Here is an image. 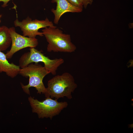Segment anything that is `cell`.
Segmentation results:
<instances>
[{
  "label": "cell",
  "instance_id": "cell-1",
  "mask_svg": "<svg viewBox=\"0 0 133 133\" xmlns=\"http://www.w3.org/2000/svg\"><path fill=\"white\" fill-rule=\"evenodd\" d=\"M47 85L44 94L45 97L57 100L64 97L71 99V93L77 87L73 76L67 72L53 77L48 81Z\"/></svg>",
  "mask_w": 133,
  "mask_h": 133
},
{
  "label": "cell",
  "instance_id": "cell-2",
  "mask_svg": "<svg viewBox=\"0 0 133 133\" xmlns=\"http://www.w3.org/2000/svg\"><path fill=\"white\" fill-rule=\"evenodd\" d=\"M42 31L48 43L47 51L71 53L76 49L71 42L70 35L64 33L57 26L47 27Z\"/></svg>",
  "mask_w": 133,
  "mask_h": 133
},
{
  "label": "cell",
  "instance_id": "cell-3",
  "mask_svg": "<svg viewBox=\"0 0 133 133\" xmlns=\"http://www.w3.org/2000/svg\"><path fill=\"white\" fill-rule=\"evenodd\" d=\"M50 73L44 66L38 63H31L24 67L20 68L19 74L23 77H29V82L27 85H24L21 83L23 91L30 95L29 88L33 87L37 90L38 93L44 94L46 88L43 83V79Z\"/></svg>",
  "mask_w": 133,
  "mask_h": 133
},
{
  "label": "cell",
  "instance_id": "cell-4",
  "mask_svg": "<svg viewBox=\"0 0 133 133\" xmlns=\"http://www.w3.org/2000/svg\"><path fill=\"white\" fill-rule=\"evenodd\" d=\"M28 100L32 112L36 113L39 118H49L51 119L68 105L66 102H58L57 99L54 100L50 97L40 101L30 96Z\"/></svg>",
  "mask_w": 133,
  "mask_h": 133
},
{
  "label": "cell",
  "instance_id": "cell-5",
  "mask_svg": "<svg viewBox=\"0 0 133 133\" xmlns=\"http://www.w3.org/2000/svg\"><path fill=\"white\" fill-rule=\"evenodd\" d=\"M43 63L44 67L50 73L55 75L58 68L64 62L61 58L51 59L46 56L41 51L34 48H30V51L23 54L19 61V66L21 68L24 67L29 64L39 62Z\"/></svg>",
  "mask_w": 133,
  "mask_h": 133
},
{
  "label": "cell",
  "instance_id": "cell-6",
  "mask_svg": "<svg viewBox=\"0 0 133 133\" xmlns=\"http://www.w3.org/2000/svg\"><path fill=\"white\" fill-rule=\"evenodd\" d=\"M15 26L19 27L23 32V35L28 37L34 38L37 35L44 36L42 32L38 31L39 29L47 27H54L52 22L46 17L44 20L37 19L32 20L29 17L22 21L17 18L14 22Z\"/></svg>",
  "mask_w": 133,
  "mask_h": 133
},
{
  "label": "cell",
  "instance_id": "cell-7",
  "mask_svg": "<svg viewBox=\"0 0 133 133\" xmlns=\"http://www.w3.org/2000/svg\"><path fill=\"white\" fill-rule=\"evenodd\" d=\"M11 38L12 45L10 49L5 54L7 59H10L16 52L24 48L29 47L35 48L38 45V40L22 35L17 33L13 27L9 28Z\"/></svg>",
  "mask_w": 133,
  "mask_h": 133
},
{
  "label": "cell",
  "instance_id": "cell-8",
  "mask_svg": "<svg viewBox=\"0 0 133 133\" xmlns=\"http://www.w3.org/2000/svg\"><path fill=\"white\" fill-rule=\"evenodd\" d=\"M53 2H55L57 4L55 9L52 8L51 12L54 16V23L58 24L61 16L67 12L80 13L83 9L76 7L71 4L66 0H52Z\"/></svg>",
  "mask_w": 133,
  "mask_h": 133
},
{
  "label": "cell",
  "instance_id": "cell-9",
  "mask_svg": "<svg viewBox=\"0 0 133 133\" xmlns=\"http://www.w3.org/2000/svg\"><path fill=\"white\" fill-rule=\"evenodd\" d=\"M5 54L0 51V73H5L8 76L13 78L19 74L20 67L8 61Z\"/></svg>",
  "mask_w": 133,
  "mask_h": 133
},
{
  "label": "cell",
  "instance_id": "cell-10",
  "mask_svg": "<svg viewBox=\"0 0 133 133\" xmlns=\"http://www.w3.org/2000/svg\"><path fill=\"white\" fill-rule=\"evenodd\" d=\"M11 43L9 28L4 26H1L0 29V51L6 50L10 47Z\"/></svg>",
  "mask_w": 133,
  "mask_h": 133
},
{
  "label": "cell",
  "instance_id": "cell-11",
  "mask_svg": "<svg viewBox=\"0 0 133 133\" xmlns=\"http://www.w3.org/2000/svg\"><path fill=\"white\" fill-rule=\"evenodd\" d=\"M73 5L83 9V5L80 0H66Z\"/></svg>",
  "mask_w": 133,
  "mask_h": 133
},
{
  "label": "cell",
  "instance_id": "cell-12",
  "mask_svg": "<svg viewBox=\"0 0 133 133\" xmlns=\"http://www.w3.org/2000/svg\"><path fill=\"white\" fill-rule=\"evenodd\" d=\"M80 0L83 5V7L85 8H87L88 5L92 4L93 1V0Z\"/></svg>",
  "mask_w": 133,
  "mask_h": 133
},
{
  "label": "cell",
  "instance_id": "cell-13",
  "mask_svg": "<svg viewBox=\"0 0 133 133\" xmlns=\"http://www.w3.org/2000/svg\"><path fill=\"white\" fill-rule=\"evenodd\" d=\"M10 0H0V1L3 2V3L2 6V7H5L7 6V4Z\"/></svg>",
  "mask_w": 133,
  "mask_h": 133
},
{
  "label": "cell",
  "instance_id": "cell-14",
  "mask_svg": "<svg viewBox=\"0 0 133 133\" xmlns=\"http://www.w3.org/2000/svg\"><path fill=\"white\" fill-rule=\"evenodd\" d=\"M2 15L1 14H0V23L1 22V20H0V18L1 17H2Z\"/></svg>",
  "mask_w": 133,
  "mask_h": 133
},
{
  "label": "cell",
  "instance_id": "cell-15",
  "mask_svg": "<svg viewBox=\"0 0 133 133\" xmlns=\"http://www.w3.org/2000/svg\"><path fill=\"white\" fill-rule=\"evenodd\" d=\"M0 29H1V27H0Z\"/></svg>",
  "mask_w": 133,
  "mask_h": 133
}]
</instances>
